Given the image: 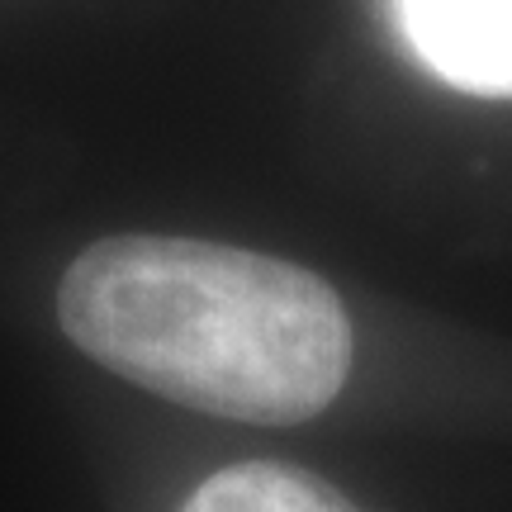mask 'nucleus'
<instances>
[{
  "instance_id": "f257e3e1",
  "label": "nucleus",
  "mask_w": 512,
  "mask_h": 512,
  "mask_svg": "<svg viewBox=\"0 0 512 512\" xmlns=\"http://www.w3.org/2000/svg\"><path fill=\"white\" fill-rule=\"evenodd\" d=\"M57 323L110 375L209 418L309 422L351 370V318L323 275L200 238L91 242L62 271Z\"/></svg>"
},
{
  "instance_id": "f03ea898",
  "label": "nucleus",
  "mask_w": 512,
  "mask_h": 512,
  "mask_svg": "<svg viewBox=\"0 0 512 512\" xmlns=\"http://www.w3.org/2000/svg\"><path fill=\"white\" fill-rule=\"evenodd\" d=\"M408 53L484 100H512V0H389Z\"/></svg>"
},
{
  "instance_id": "7ed1b4c3",
  "label": "nucleus",
  "mask_w": 512,
  "mask_h": 512,
  "mask_svg": "<svg viewBox=\"0 0 512 512\" xmlns=\"http://www.w3.org/2000/svg\"><path fill=\"white\" fill-rule=\"evenodd\" d=\"M181 512H361L328 479L280 460H242L209 475Z\"/></svg>"
}]
</instances>
